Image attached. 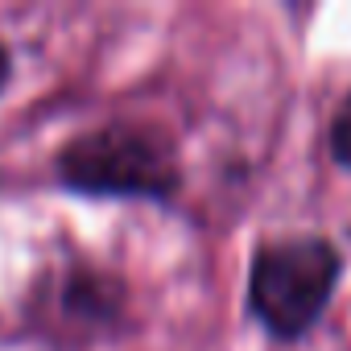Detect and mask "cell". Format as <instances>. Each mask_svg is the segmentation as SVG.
I'll use <instances>...</instances> for the list:
<instances>
[{
    "instance_id": "277c9868",
    "label": "cell",
    "mask_w": 351,
    "mask_h": 351,
    "mask_svg": "<svg viewBox=\"0 0 351 351\" xmlns=\"http://www.w3.org/2000/svg\"><path fill=\"white\" fill-rule=\"evenodd\" d=\"M5 79H9V54H5V46H0V87H5Z\"/></svg>"
},
{
    "instance_id": "3957f363",
    "label": "cell",
    "mask_w": 351,
    "mask_h": 351,
    "mask_svg": "<svg viewBox=\"0 0 351 351\" xmlns=\"http://www.w3.org/2000/svg\"><path fill=\"white\" fill-rule=\"evenodd\" d=\"M330 157H335V165H343L351 173V95L339 104V112L330 120Z\"/></svg>"
},
{
    "instance_id": "6da1fadb",
    "label": "cell",
    "mask_w": 351,
    "mask_h": 351,
    "mask_svg": "<svg viewBox=\"0 0 351 351\" xmlns=\"http://www.w3.org/2000/svg\"><path fill=\"white\" fill-rule=\"evenodd\" d=\"M339 281V252L318 236L273 240L256 252L248 277L252 314L277 339L306 335L326 310Z\"/></svg>"
},
{
    "instance_id": "7a4b0ae2",
    "label": "cell",
    "mask_w": 351,
    "mask_h": 351,
    "mask_svg": "<svg viewBox=\"0 0 351 351\" xmlns=\"http://www.w3.org/2000/svg\"><path fill=\"white\" fill-rule=\"evenodd\" d=\"M62 182L87 195H141L161 199L178 186L169 145L136 124H108L75 136L58 157Z\"/></svg>"
}]
</instances>
